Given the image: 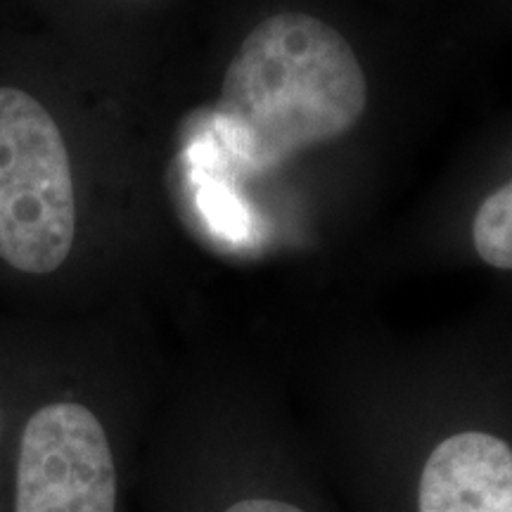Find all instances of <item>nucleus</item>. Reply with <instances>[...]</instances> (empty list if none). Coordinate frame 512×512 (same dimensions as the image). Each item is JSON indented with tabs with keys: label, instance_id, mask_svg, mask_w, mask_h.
Instances as JSON below:
<instances>
[{
	"label": "nucleus",
	"instance_id": "f257e3e1",
	"mask_svg": "<svg viewBox=\"0 0 512 512\" xmlns=\"http://www.w3.org/2000/svg\"><path fill=\"white\" fill-rule=\"evenodd\" d=\"M366 105V74L347 38L304 12H280L249 31L230 62L216 126L249 171H268L349 133Z\"/></svg>",
	"mask_w": 512,
	"mask_h": 512
},
{
	"label": "nucleus",
	"instance_id": "f03ea898",
	"mask_svg": "<svg viewBox=\"0 0 512 512\" xmlns=\"http://www.w3.org/2000/svg\"><path fill=\"white\" fill-rule=\"evenodd\" d=\"M76 200L67 147L41 102L0 88V259L53 273L67 259Z\"/></svg>",
	"mask_w": 512,
	"mask_h": 512
},
{
	"label": "nucleus",
	"instance_id": "7ed1b4c3",
	"mask_svg": "<svg viewBox=\"0 0 512 512\" xmlns=\"http://www.w3.org/2000/svg\"><path fill=\"white\" fill-rule=\"evenodd\" d=\"M117 470L100 420L79 403L31 415L17 463L15 512H114Z\"/></svg>",
	"mask_w": 512,
	"mask_h": 512
},
{
	"label": "nucleus",
	"instance_id": "20e7f679",
	"mask_svg": "<svg viewBox=\"0 0 512 512\" xmlns=\"http://www.w3.org/2000/svg\"><path fill=\"white\" fill-rule=\"evenodd\" d=\"M418 512H512V448L486 432H460L422 467Z\"/></svg>",
	"mask_w": 512,
	"mask_h": 512
},
{
	"label": "nucleus",
	"instance_id": "39448f33",
	"mask_svg": "<svg viewBox=\"0 0 512 512\" xmlns=\"http://www.w3.org/2000/svg\"><path fill=\"white\" fill-rule=\"evenodd\" d=\"M472 240L479 259L512 271V181L482 202L472 223Z\"/></svg>",
	"mask_w": 512,
	"mask_h": 512
},
{
	"label": "nucleus",
	"instance_id": "423d86ee",
	"mask_svg": "<svg viewBox=\"0 0 512 512\" xmlns=\"http://www.w3.org/2000/svg\"><path fill=\"white\" fill-rule=\"evenodd\" d=\"M226 512H304L299 508H294L290 503H280V501H261V498H256V501H242V503H235L233 508H228Z\"/></svg>",
	"mask_w": 512,
	"mask_h": 512
}]
</instances>
